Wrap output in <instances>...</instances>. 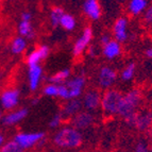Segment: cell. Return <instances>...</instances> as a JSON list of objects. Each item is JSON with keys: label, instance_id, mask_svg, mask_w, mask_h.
<instances>
[{"label": "cell", "instance_id": "cell-1", "mask_svg": "<svg viewBox=\"0 0 152 152\" xmlns=\"http://www.w3.org/2000/svg\"><path fill=\"white\" fill-rule=\"evenodd\" d=\"M83 142L80 130L72 126H66L56 132L53 136V142L56 147L62 149H76Z\"/></svg>", "mask_w": 152, "mask_h": 152}, {"label": "cell", "instance_id": "cell-2", "mask_svg": "<svg viewBox=\"0 0 152 152\" xmlns=\"http://www.w3.org/2000/svg\"><path fill=\"white\" fill-rule=\"evenodd\" d=\"M122 93L118 89L109 88L101 95L100 107L107 116H115L118 114L120 102L122 99Z\"/></svg>", "mask_w": 152, "mask_h": 152}, {"label": "cell", "instance_id": "cell-3", "mask_svg": "<svg viewBox=\"0 0 152 152\" xmlns=\"http://www.w3.org/2000/svg\"><path fill=\"white\" fill-rule=\"evenodd\" d=\"M142 100V91L140 89H131L124 95H122L121 102H120L119 109H118V114L120 117L124 118V116H127L132 113L138 111L140 103Z\"/></svg>", "mask_w": 152, "mask_h": 152}, {"label": "cell", "instance_id": "cell-4", "mask_svg": "<svg viewBox=\"0 0 152 152\" xmlns=\"http://www.w3.org/2000/svg\"><path fill=\"white\" fill-rule=\"evenodd\" d=\"M13 140L23 150H28L34 147H41L45 144L46 135L44 132H19L16 133Z\"/></svg>", "mask_w": 152, "mask_h": 152}, {"label": "cell", "instance_id": "cell-5", "mask_svg": "<svg viewBox=\"0 0 152 152\" xmlns=\"http://www.w3.org/2000/svg\"><path fill=\"white\" fill-rule=\"evenodd\" d=\"M20 102V91L14 87H9L0 94V107L4 111H12L18 107Z\"/></svg>", "mask_w": 152, "mask_h": 152}, {"label": "cell", "instance_id": "cell-6", "mask_svg": "<svg viewBox=\"0 0 152 152\" xmlns=\"http://www.w3.org/2000/svg\"><path fill=\"white\" fill-rule=\"evenodd\" d=\"M32 14L30 12H23L20 15V20L17 26L18 35L27 39H33L35 37V32L32 27Z\"/></svg>", "mask_w": 152, "mask_h": 152}, {"label": "cell", "instance_id": "cell-7", "mask_svg": "<svg viewBox=\"0 0 152 152\" xmlns=\"http://www.w3.org/2000/svg\"><path fill=\"white\" fill-rule=\"evenodd\" d=\"M29 110L27 107H16L15 110L9 111L5 115H2L1 124L5 127H13L21 122L28 116Z\"/></svg>", "mask_w": 152, "mask_h": 152}, {"label": "cell", "instance_id": "cell-8", "mask_svg": "<svg viewBox=\"0 0 152 152\" xmlns=\"http://www.w3.org/2000/svg\"><path fill=\"white\" fill-rule=\"evenodd\" d=\"M117 79V72L110 66H102L98 72V84L103 89L112 88Z\"/></svg>", "mask_w": 152, "mask_h": 152}, {"label": "cell", "instance_id": "cell-9", "mask_svg": "<svg viewBox=\"0 0 152 152\" xmlns=\"http://www.w3.org/2000/svg\"><path fill=\"white\" fill-rule=\"evenodd\" d=\"M93 30L89 27H86L82 31L80 37L75 42L74 48H72V54L76 58L80 56L82 53H84V51L88 48L89 44H91V39H93Z\"/></svg>", "mask_w": 152, "mask_h": 152}, {"label": "cell", "instance_id": "cell-10", "mask_svg": "<svg viewBox=\"0 0 152 152\" xmlns=\"http://www.w3.org/2000/svg\"><path fill=\"white\" fill-rule=\"evenodd\" d=\"M95 122L94 114L89 111H80L74 117H71V126L78 130H85L91 127Z\"/></svg>", "mask_w": 152, "mask_h": 152}, {"label": "cell", "instance_id": "cell-11", "mask_svg": "<svg viewBox=\"0 0 152 152\" xmlns=\"http://www.w3.org/2000/svg\"><path fill=\"white\" fill-rule=\"evenodd\" d=\"M85 82H86L85 77L83 75H80V76L74 77L70 80H67L64 83L66 87L68 88L69 99H76L81 96L83 93L84 86H85Z\"/></svg>", "mask_w": 152, "mask_h": 152}, {"label": "cell", "instance_id": "cell-12", "mask_svg": "<svg viewBox=\"0 0 152 152\" xmlns=\"http://www.w3.org/2000/svg\"><path fill=\"white\" fill-rule=\"evenodd\" d=\"M43 79V68L41 64L28 65V85L31 91H36Z\"/></svg>", "mask_w": 152, "mask_h": 152}, {"label": "cell", "instance_id": "cell-13", "mask_svg": "<svg viewBox=\"0 0 152 152\" xmlns=\"http://www.w3.org/2000/svg\"><path fill=\"white\" fill-rule=\"evenodd\" d=\"M101 102V94L98 89H88L84 94L82 99V105L86 109V111H95L98 107H100Z\"/></svg>", "mask_w": 152, "mask_h": 152}, {"label": "cell", "instance_id": "cell-14", "mask_svg": "<svg viewBox=\"0 0 152 152\" xmlns=\"http://www.w3.org/2000/svg\"><path fill=\"white\" fill-rule=\"evenodd\" d=\"M135 129L142 133H147L152 130V112L151 111H138L135 124Z\"/></svg>", "mask_w": 152, "mask_h": 152}, {"label": "cell", "instance_id": "cell-15", "mask_svg": "<svg viewBox=\"0 0 152 152\" xmlns=\"http://www.w3.org/2000/svg\"><path fill=\"white\" fill-rule=\"evenodd\" d=\"M50 53V48L47 45H41L37 48L33 49L30 53L26 58L27 65H35V64H41L43 60H45Z\"/></svg>", "mask_w": 152, "mask_h": 152}, {"label": "cell", "instance_id": "cell-16", "mask_svg": "<svg viewBox=\"0 0 152 152\" xmlns=\"http://www.w3.org/2000/svg\"><path fill=\"white\" fill-rule=\"evenodd\" d=\"M82 107H83L82 100H80L79 98L67 100V102L64 104L61 110V115L63 117V119H68V118L74 117L77 113L81 111Z\"/></svg>", "mask_w": 152, "mask_h": 152}, {"label": "cell", "instance_id": "cell-17", "mask_svg": "<svg viewBox=\"0 0 152 152\" xmlns=\"http://www.w3.org/2000/svg\"><path fill=\"white\" fill-rule=\"evenodd\" d=\"M113 34L117 42L124 43L128 39V19L126 17H119L115 21Z\"/></svg>", "mask_w": 152, "mask_h": 152}, {"label": "cell", "instance_id": "cell-18", "mask_svg": "<svg viewBox=\"0 0 152 152\" xmlns=\"http://www.w3.org/2000/svg\"><path fill=\"white\" fill-rule=\"evenodd\" d=\"M83 12L93 20H98L101 17V8L98 0H84Z\"/></svg>", "mask_w": 152, "mask_h": 152}, {"label": "cell", "instance_id": "cell-19", "mask_svg": "<svg viewBox=\"0 0 152 152\" xmlns=\"http://www.w3.org/2000/svg\"><path fill=\"white\" fill-rule=\"evenodd\" d=\"M102 53L109 60H114L121 54V45L116 39H111L107 44L102 46Z\"/></svg>", "mask_w": 152, "mask_h": 152}, {"label": "cell", "instance_id": "cell-20", "mask_svg": "<svg viewBox=\"0 0 152 152\" xmlns=\"http://www.w3.org/2000/svg\"><path fill=\"white\" fill-rule=\"evenodd\" d=\"M28 46V39L20 35H17L13 38L10 43V51L14 56H19L23 53Z\"/></svg>", "mask_w": 152, "mask_h": 152}, {"label": "cell", "instance_id": "cell-21", "mask_svg": "<svg viewBox=\"0 0 152 152\" xmlns=\"http://www.w3.org/2000/svg\"><path fill=\"white\" fill-rule=\"evenodd\" d=\"M148 8V0H130L128 4V12L133 16L144 13Z\"/></svg>", "mask_w": 152, "mask_h": 152}, {"label": "cell", "instance_id": "cell-22", "mask_svg": "<svg viewBox=\"0 0 152 152\" xmlns=\"http://www.w3.org/2000/svg\"><path fill=\"white\" fill-rule=\"evenodd\" d=\"M70 74H71L70 69H68V68L62 69V70L56 72V74L52 75V76L49 78V83H53V84L65 83V82L68 80V78H70Z\"/></svg>", "mask_w": 152, "mask_h": 152}, {"label": "cell", "instance_id": "cell-23", "mask_svg": "<svg viewBox=\"0 0 152 152\" xmlns=\"http://www.w3.org/2000/svg\"><path fill=\"white\" fill-rule=\"evenodd\" d=\"M60 26L66 31H72L75 28H76L77 21L72 15L64 13L63 16H62V18H61V21H60Z\"/></svg>", "mask_w": 152, "mask_h": 152}, {"label": "cell", "instance_id": "cell-24", "mask_svg": "<svg viewBox=\"0 0 152 152\" xmlns=\"http://www.w3.org/2000/svg\"><path fill=\"white\" fill-rule=\"evenodd\" d=\"M64 14V11L60 7H54V8L51 9L50 14H49V19H50V23L53 28H56L60 26V21H61V18Z\"/></svg>", "mask_w": 152, "mask_h": 152}, {"label": "cell", "instance_id": "cell-25", "mask_svg": "<svg viewBox=\"0 0 152 152\" xmlns=\"http://www.w3.org/2000/svg\"><path fill=\"white\" fill-rule=\"evenodd\" d=\"M135 70H136V65H135V63L131 62V63L128 64V65L124 68V70L121 71L120 79H121L122 81H124V82L130 81V80H132V79H133V77H134Z\"/></svg>", "mask_w": 152, "mask_h": 152}, {"label": "cell", "instance_id": "cell-26", "mask_svg": "<svg viewBox=\"0 0 152 152\" xmlns=\"http://www.w3.org/2000/svg\"><path fill=\"white\" fill-rule=\"evenodd\" d=\"M25 150L17 144L14 140L5 142L3 146L0 148V152H23Z\"/></svg>", "mask_w": 152, "mask_h": 152}, {"label": "cell", "instance_id": "cell-27", "mask_svg": "<svg viewBox=\"0 0 152 152\" xmlns=\"http://www.w3.org/2000/svg\"><path fill=\"white\" fill-rule=\"evenodd\" d=\"M43 94L47 97H58V85L53 83L46 84L45 87L43 88Z\"/></svg>", "mask_w": 152, "mask_h": 152}, {"label": "cell", "instance_id": "cell-28", "mask_svg": "<svg viewBox=\"0 0 152 152\" xmlns=\"http://www.w3.org/2000/svg\"><path fill=\"white\" fill-rule=\"evenodd\" d=\"M137 113L138 111L135 112V113H132V114H129L127 116H124L122 119H124V124H127L128 127H131V128H134L135 127V124H136V118H137Z\"/></svg>", "mask_w": 152, "mask_h": 152}, {"label": "cell", "instance_id": "cell-29", "mask_svg": "<svg viewBox=\"0 0 152 152\" xmlns=\"http://www.w3.org/2000/svg\"><path fill=\"white\" fill-rule=\"evenodd\" d=\"M62 121H63V117H62L61 113H58V114H56L50 119V121H49V127H50L51 129H56V128H58L61 126Z\"/></svg>", "mask_w": 152, "mask_h": 152}, {"label": "cell", "instance_id": "cell-30", "mask_svg": "<svg viewBox=\"0 0 152 152\" xmlns=\"http://www.w3.org/2000/svg\"><path fill=\"white\" fill-rule=\"evenodd\" d=\"M134 152H150L149 144L146 140H138L134 147Z\"/></svg>", "mask_w": 152, "mask_h": 152}, {"label": "cell", "instance_id": "cell-31", "mask_svg": "<svg viewBox=\"0 0 152 152\" xmlns=\"http://www.w3.org/2000/svg\"><path fill=\"white\" fill-rule=\"evenodd\" d=\"M58 97L64 100H69V93H68V88L66 87L65 84H58Z\"/></svg>", "mask_w": 152, "mask_h": 152}, {"label": "cell", "instance_id": "cell-32", "mask_svg": "<svg viewBox=\"0 0 152 152\" xmlns=\"http://www.w3.org/2000/svg\"><path fill=\"white\" fill-rule=\"evenodd\" d=\"M144 20L148 26H152V4L148 7L145 11L144 14Z\"/></svg>", "mask_w": 152, "mask_h": 152}, {"label": "cell", "instance_id": "cell-33", "mask_svg": "<svg viewBox=\"0 0 152 152\" xmlns=\"http://www.w3.org/2000/svg\"><path fill=\"white\" fill-rule=\"evenodd\" d=\"M111 39H112V38H111V36H110L109 34H103V35L100 37V44L103 46V45H105V44L109 43Z\"/></svg>", "mask_w": 152, "mask_h": 152}, {"label": "cell", "instance_id": "cell-34", "mask_svg": "<svg viewBox=\"0 0 152 152\" xmlns=\"http://www.w3.org/2000/svg\"><path fill=\"white\" fill-rule=\"evenodd\" d=\"M88 54L91 56H94L96 54V48H95L94 46H88Z\"/></svg>", "mask_w": 152, "mask_h": 152}, {"label": "cell", "instance_id": "cell-35", "mask_svg": "<svg viewBox=\"0 0 152 152\" xmlns=\"http://www.w3.org/2000/svg\"><path fill=\"white\" fill-rule=\"evenodd\" d=\"M145 56H147L148 58H152V47H149L145 50Z\"/></svg>", "mask_w": 152, "mask_h": 152}, {"label": "cell", "instance_id": "cell-36", "mask_svg": "<svg viewBox=\"0 0 152 152\" xmlns=\"http://www.w3.org/2000/svg\"><path fill=\"white\" fill-rule=\"evenodd\" d=\"M4 142H5L4 135H3L2 133H1V132H0V148L2 147V146H3V144H4Z\"/></svg>", "mask_w": 152, "mask_h": 152}, {"label": "cell", "instance_id": "cell-37", "mask_svg": "<svg viewBox=\"0 0 152 152\" xmlns=\"http://www.w3.org/2000/svg\"><path fill=\"white\" fill-rule=\"evenodd\" d=\"M149 149H150V152H152V142L149 144Z\"/></svg>", "mask_w": 152, "mask_h": 152}, {"label": "cell", "instance_id": "cell-38", "mask_svg": "<svg viewBox=\"0 0 152 152\" xmlns=\"http://www.w3.org/2000/svg\"><path fill=\"white\" fill-rule=\"evenodd\" d=\"M1 118H2V112H1V110H0V120H1Z\"/></svg>", "mask_w": 152, "mask_h": 152}, {"label": "cell", "instance_id": "cell-39", "mask_svg": "<svg viewBox=\"0 0 152 152\" xmlns=\"http://www.w3.org/2000/svg\"><path fill=\"white\" fill-rule=\"evenodd\" d=\"M0 1H2V0H0Z\"/></svg>", "mask_w": 152, "mask_h": 152}, {"label": "cell", "instance_id": "cell-40", "mask_svg": "<svg viewBox=\"0 0 152 152\" xmlns=\"http://www.w3.org/2000/svg\"><path fill=\"white\" fill-rule=\"evenodd\" d=\"M12 1H14V0H12Z\"/></svg>", "mask_w": 152, "mask_h": 152}]
</instances>
